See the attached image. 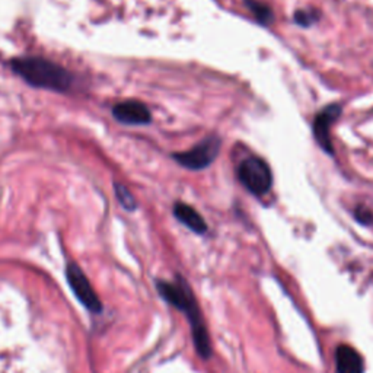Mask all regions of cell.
<instances>
[{
  "instance_id": "5b68a950",
  "label": "cell",
  "mask_w": 373,
  "mask_h": 373,
  "mask_svg": "<svg viewBox=\"0 0 373 373\" xmlns=\"http://www.w3.org/2000/svg\"><path fill=\"white\" fill-rule=\"evenodd\" d=\"M66 279L82 305L91 312H101L102 305L100 298L96 296L93 287L91 286L87 278V274L82 271V269L78 264H75V262H69L67 264Z\"/></svg>"
},
{
  "instance_id": "6da1fadb",
  "label": "cell",
  "mask_w": 373,
  "mask_h": 373,
  "mask_svg": "<svg viewBox=\"0 0 373 373\" xmlns=\"http://www.w3.org/2000/svg\"><path fill=\"white\" fill-rule=\"evenodd\" d=\"M156 289L163 300H167L170 305H172L178 311H181L187 316V320L191 327L192 343H194V347L199 356L204 358V361L210 358L212 343H210L209 331H207L206 322L203 320L199 302L194 293H192V290L188 286V283L184 280V278L178 275L176 282L174 283L158 280Z\"/></svg>"
},
{
  "instance_id": "30bf717a",
  "label": "cell",
  "mask_w": 373,
  "mask_h": 373,
  "mask_svg": "<svg viewBox=\"0 0 373 373\" xmlns=\"http://www.w3.org/2000/svg\"><path fill=\"white\" fill-rule=\"evenodd\" d=\"M245 5L261 25H270L274 21V12L269 5L261 3L258 0H245Z\"/></svg>"
},
{
  "instance_id": "277c9868",
  "label": "cell",
  "mask_w": 373,
  "mask_h": 373,
  "mask_svg": "<svg viewBox=\"0 0 373 373\" xmlns=\"http://www.w3.org/2000/svg\"><path fill=\"white\" fill-rule=\"evenodd\" d=\"M220 146H222V140H220L219 136H209L190 150L174 154L172 158L175 162H178L181 167L187 170L201 171L210 167L216 161L220 152Z\"/></svg>"
},
{
  "instance_id": "ba28073f",
  "label": "cell",
  "mask_w": 373,
  "mask_h": 373,
  "mask_svg": "<svg viewBox=\"0 0 373 373\" xmlns=\"http://www.w3.org/2000/svg\"><path fill=\"white\" fill-rule=\"evenodd\" d=\"M337 373H365V361L362 354L349 344H341L336 350Z\"/></svg>"
},
{
  "instance_id": "7c38bea8",
  "label": "cell",
  "mask_w": 373,
  "mask_h": 373,
  "mask_svg": "<svg viewBox=\"0 0 373 373\" xmlns=\"http://www.w3.org/2000/svg\"><path fill=\"white\" fill-rule=\"evenodd\" d=\"M354 219L358 224H362L365 226H372L373 225V212L367 209L366 206H357L354 209Z\"/></svg>"
},
{
  "instance_id": "8fae6325",
  "label": "cell",
  "mask_w": 373,
  "mask_h": 373,
  "mask_svg": "<svg viewBox=\"0 0 373 373\" xmlns=\"http://www.w3.org/2000/svg\"><path fill=\"white\" fill-rule=\"evenodd\" d=\"M114 190H116V197L120 201V204L124 207V209L130 210V212L136 209V200L126 185L117 183V184H114Z\"/></svg>"
},
{
  "instance_id": "52a82bcc",
  "label": "cell",
  "mask_w": 373,
  "mask_h": 373,
  "mask_svg": "<svg viewBox=\"0 0 373 373\" xmlns=\"http://www.w3.org/2000/svg\"><path fill=\"white\" fill-rule=\"evenodd\" d=\"M113 116L117 121L130 126H145L152 121L149 108L139 101H124L114 105Z\"/></svg>"
},
{
  "instance_id": "9c48e42d",
  "label": "cell",
  "mask_w": 373,
  "mask_h": 373,
  "mask_svg": "<svg viewBox=\"0 0 373 373\" xmlns=\"http://www.w3.org/2000/svg\"><path fill=\"white\" fill-rule=\"evenodd\" d=\"M174 216L176 220H179L184 226H187L190 230H192L197 235H203L207 232V224L201 217V215L185 203H176L174 206Z\"/></svg>"
},
{
  "instance_id": "3957f363",
  "label": "cell",
  "mask_w": 373,
  "mask_h": 373,
  "mask_svg": "<svg viewBox=\"0 0 373 373\" xmlns=\"http://www.w3.org/2000/svg\"><path fill=\"white\" fill-rule=\"evenodd\" d=\"M238 178L241 184L257 197L267 194L273 187V174L269 163L257 156L246 158L239 163Z\"/></svg>"
},
{
  "instance_id": "8992f818",
  "label": "cell",
  "mask_w": 373,
  "mask_h": 373,
  "mask_svg": "<svg viewBox=\"0 0 373 373\" xmlns=\"http://www.w3.org/2000/svg\"><path fill=\"white\" fill-rule=\"evenodd\" d=\"M341 113H343V108L340 104H331L322 108L313 120L315 139L325 154L331 156L334 155V147H333V142H331L329 130H331V126H333V124L337 121V118L341 116Z\"/></svg>"
},
{
  "instance_id": "4fadbf2b",
  "label": "cell",
  "mask_w": 373,
  "mask_h": 373,
  "mask_svg": "<svg viewBox=\"0 0 373 373\" xmlns=\"http://www.w3.org/2000/svg\"><path fill=\"white\" fill-rule=\"evenodd\" d=\"M318 21V13H313L312 10H298L295 13V22L300 26H311L313 22Z\"/></svg>"
},
{
  "instance_id": "7a4b0ae2",
  "label": "cell",
  "mask_w": 373,
  "mask_h": 373,
  "mask_svg": "<svg viewBox=\"0 0 373 373\" xmlns=\"http://www.w3.org/2000/svg\"><path fill=\"white\" fill-rule=\"evenodd\" d=\"M10 67L26 84L35 88L64 92L72 84V75L64 67L43 57L13 59Z\"/></svg>"
}]
</instances>
